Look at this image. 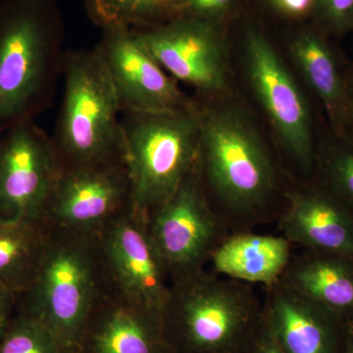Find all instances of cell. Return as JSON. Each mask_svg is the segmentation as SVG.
Returning a JSON list of instances; mask_svg holds the SVG:
<instances>
[{"label":"cell","mask_w":353,"mask_h":353,"mask_svg":"<svg viewBox=\"0 0 353 353\" xmlns=\"http://www.w3.org/2000/svg\"><path fill=\"white\" fill-rule=\"evenodd\" d=\"M290 243L285 236L236 234L217 246L210 261L216 273L228 278L271 285L289 266Z\"/></svg>","instance_id":"cell-16"},{"label":"cell","mask_w":353,"mask_h":353,"mask_svg":"<svg viewBox=\"0 0 353 353\" xmlns=\"http://www.w3.org/2000/svg\"><path fill=\"white\" fill-rule=\"evenodd\" d=\"M134 31L155 61L175 80L204 94H219L226 87L224 26L174 18Z\"/></svg>","instance_id":"cell-11"},{"label":"cell","mask_w":353,"mask_h":353,"mask_svg":"<svg viewBox=\"0 0 353 353\" xmlns=\"http://www.w3.org/2000/svg\"><path fill=\"white\" fill-rule=\"evenodd\" d=\"M64 97L51 137L60 170L127 163L119 99L101 51L67 50Z\"/></svg>","instance_id":"cell-3"},{"label":"cell","mask_w":353,"mask_h":353,"mask_svg":"<svg viewBox=\"0 0 353 353\" xmlns=\"http://www.w3.org/2000/svg\"><path fill=\"white\" fill-rule=\"evenodd\" d=\"M51 137L34 120L0 136V221H39L59 175Z\"/></svg>","instance_id":"cell-10"},{"label":"cell","mask_w":353,"mask_h":353,"mask_svg":"<svg viewBox=\"0 0 353 353\" xmlns=\"http://www.w3.org/2000/svg\"><path fill=\"white\" fill-rule=\"evenodd\" d=\"M97 44L122 111L168 113L194 109L171 76L148 53L134 29L103 28Z\"/></svg>","instance_id":"cell-13"},{"label":"cell","mask_w":353,"mask_h":353,"mask_svg":"<svg viewBox=\"0 0 353 353\" xmlns=\"http://www.w3.org/2000/svg\"><path fill=\"white\" fill-rule=\"evenodd\" d=\"M292 58L306 82L318 95L334 126L341 130L345 108L343 77L331 48L314 30H301L290 41Z\"/></svg>","instance_id":"cell-19"},{"label":"cell","mask_w":353,"mask_h":353,"mask_svg":"<svg viewBox=\"0 0 353 353\" xmlns=\"http://www.w3.org/2000/svg\"><path fill=\"white\" fill-rule=\"evenodd\" d=\"M0 353H61V350L43 324L17 313L0 341Z\"/></svg>","instance_id":"cell-22"},{"label":"cell","mask_w":353,"mask_h":353,"mask_svg":"<svg viewBox=\"0 0 353 353\" xmlns=\"http://www.w3.org/2000/svg\"><path fill=\"white\" fill-rule=\"evenodd\" d=\"M18 296L0 285V341L17 315Z\"/></svg>","instance_id":"cell-27"},{"label":"cell","mask_w":353,"mask_h":353,"mask_svg":"<svg viewBox=\"0 0 353 353\" xmlns=\"http://www.w3.org/2000/svg\"><path fill=\"white\" fill-rule=\"evenodd\" d=\"M64 41L57 0H0V136L50 108Z\"/></svg>","instance_id":"cell-1"},{"label":"cell","mask_w":353,"mask_h":353,"mask_svg":"<svg viewBox=\"0 0 353 353\" xmlns=\"http://www.w3.org/2000/svg\"><path fill=\"white\" fill-rule=\"evenodd\" d=\"M76 353H170L158 316L123 301L109 289L88 317Z\"/></svg>","instance_id":"cell-14"},{"label":"cell","mask_w":353,"mask_h":353,"mask_svg":"<svg viewBox=\"0 0 353 353\" xmlns=\"http://www.w3.org/2000/svg\"><path fill=\"white\" fill-rule=\"evenodd\" d=\"M345 85V108H343V122L341 131L347 134L353 143V69L347 75H343Z\"/></svg>","instance_id":"cell-28"},{"label":"cell","mask_w":353,"mask_h":353,"mask_svg":"<svg viewBox=\"0 0 353 353\" xmlns=\"http://www.w3.org/2000/svg\"><path fill=\"white\" fill-rule=\"evenodd\" d=\"M46 228L37 277L18 296L17 313L43 324L61 353H76L88 317L108 289L97 236Z\"/></svg>","instance_id":"cell-2"},{"label":"cell","mask_w":353,"mask_h":353,"mask_svg":"<svg viewBox=\"0 0 353 353\" xmlns=\"http://www.w3.org/2000/svg\"><path fill=\"white\" fill-rule=\"evenodd\" d=\"M46 236L39 221H0V285L17 296L31 287L43 259Z\"/></svg>","instance_id":"cell-20"},{"label":"cell","mask_w":353,"mask_h":353,"mask_svg":"<svg viewBox=\"0 0 353 353\" xmlns=\"http://www.w3.org/2000/svg\"><path fill=\"white\" fill-rule=\"evenodd\" d=\"M314 17L334 32L353 29V0H315Z\"/></svg>","instance_id":"cell-25"},{"label":"cell","mask_w":353,"mask_h":353,"mask_svg":"<svg viewBox=\"0 0 353 353\" xmlns=\"http://www.w3.org/2000/svg\"><path fill=\"white\" fill-rule=\"evenodd\" d=\"M134 209L125 163L60 170L39 222L50 229L97 236Z\"/></svg>","instance_id":"cell-7"},{"label":"cell","mask_w":353,"mask_h":353,"mask_svg":"<svg viewBox=\"0 0 353 353\" xmlns=\"http://www.w3.org/2000/svg\"><path fill=\"white\" fill-rule=\"evenodd\" d=\"M260 3L278 17L303 21L313 16L315 0H259Z\"/></svg>","instance_id":"cell-26"},{"label":"cell","mask_w":353,"mask_h":353,"mask_svg":"<svg viewBox=\"0 0 353 353\" xmlns=\"http://www.w3.org/2000/svg\"><path fill=\"white\" fill-rule=\"evenodd\" d=\"M270 331L285 353H328L321 308L278 281L268 285Z\"/></svg>","instance_id":"cell-17"},{"label":"cell","mask_w":353,"mask_h":353,"mask_svg":"<svg viewBox=\"0 0 353 353\" xmlns=\"http://www.w3.org/2000/svg\"><path fill=\"white\" fill-rule=\"evenodd\" d=\"M256 353H285L282 348L280 347L277 341L274 338L273 334L271 333L270 329L268 330L267 334L262 339L261 343L259 345Z\"/></svg>","instance_id":"cell-29"},{"label":"cell","mask_w":353,"mask_h":353,"mask_svg":"<svg viewBox=\"0 0 353 353\" xmlns=\"http://www.w3.org/2000/svg\"><path fill=\"white\" fill-rule=\"evenodd\" d=\"M197 169L225 206L250 212L275 189V169L263 141L236 109L201 113Z\"/></svg>","instance_id":"cell-6"},{"label":"cell","mask_w":353,"mask_h":353,"mask_svg":"<svg viewBox=\"0 0 353 353\" xmlns=\"http://www.w3.org/2000/svg\"><path fill=\"white\" fill-rule=\"evenodd\" d=\"M148 227L171 283L203 270L224 240L197 164L171 199L153 213Z\"/></svg>","instance_id":"cell-8"},{"label":"cell","mask_w":353,"mask_h":353,"mask_svg":"<svg viewBox=\"0 0 353 353\" xmlns=\"http://www.w3.org/2000/svg\"><path fill=\"white\" fill-rule=\"evenodd\" d=\"M246 70L255 94L279 139L301 166L314 157L310 112L303 92L270 39L256 26L245 30Z\"/></svg>","instance_id":"cell-12"},{"label":"cell","mask_w":353,"mask_h":353,"mask_svg":"<svg viewBox=\"0 0 353 353\" xmlns=\"http://www.w3.org/2000/svg\"><path fill=\"white\" fill-rule=\"evenodd\" d=\"M350 353H353V340H352V347H350Z\"/></svg>","instance_id":"cell-30"},{"label":"cell","mask_w":353,"mask_h":353,"mask_svg":"<svg viewBox=\"0 0 353 353\" xmlns=\"http://www.w3.org/2000/svg\"><path fill=\"white\" fill-rule=\"evenodd\" d=\"M256 311L246 283L202 270L171 283L160 320L170 353H227L245 336Z\"/></svg>","instance_id":"cell-5"},{"label":"cell","mask_w":353,"mask_h":353,"mask_svg":"<svg viewBox=\"0 0 353 353\" xmlns=\"http://www.w3.org/2000/svg\"><path fill=\"white\" fill-rule=\"evenodd\" d=\"M280 282L322 310L353 308V272L339 260L322 256L297 260L289 264Z\"/></svg>","instance_id":"cell-18"},{"label":"cell","mask_w":353,"mask_h":353,"mask_svg":"<svg viewBox=\"0 0 353 353\" xmlns=\"http://www.w3.org/2000/svg\"><path fill=\"white\" fill-rule=\"evenodd\" d=\"M240 2L241 0H170L154 24L174 18H192L225 26L238 10Z\"/></svg>","instance_id":"cell-23"},{"label":"cell","mask_w":353,"mask_h":353,"mask_svg":"<svg viewBox=\"0 0 353 353\" xmlns=\"http://www.w3.org/2000/svg\"><path fill=\"white\" fill-rule=\"evenodd\" d=\"M328 172L336 190L353 202V143L334 148L329 154Z\"/></svg>","instance_id":"cell-24"},{"label":"cell","mask_w":353,"mask_h":353,"mask_svg":"<svg viewBox=\"0 0 353 353\" xmlns=\"http://www.w3.org/2000/svg\"><path fill=\"white\" fill-rule=\"evenodd\" d=\"M97 241L109 290L160 317L171 280L148 223L132 211L104 229Z\"/></svg>","instance_id":"cell-9"},{"label":"cell","mask_w":353,"mask_h":353,"mask_svg":"<svg viewBox=\"0 0 353 353\" xmlns=\"http://www.w3.org/2000/svg\"><path fill=\"white\" fill-rule=\"evenodd\" d=\"M170 0H85L88 17L101 29L153 25Z\"/></svg>","instance_id":"cell-21"},{"label":"cell","mask_w":353,"mask_h":353,"mask_svg":"<svg viewBox=\"0 0 353 353\" xmlns=\"http://www.w3.org/2000/svg\"><path fill=\"white\" fill-rule=\"evenodd\" d=\"M285 238L297 245L330 254H353V223L329 197L296 192L282 220Z\"/></svg>","instance_id":"cell-15"},{"label":"cell","mask_w":353,"mask_h":353,"mask_svg":"<svg viewBox=\"0 0 353 353\" xmlns=\"http://www.w3.org/2000/svg\"><path fill=\"white\" fill-rule=\"evenodd\" d=\"M121 123L134 213L148 223L196 167L201 113L122 111Z\"/></svg>","instance_id":"cell-4"}]
</instances>
